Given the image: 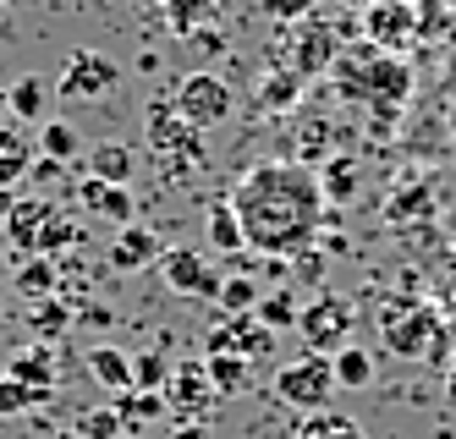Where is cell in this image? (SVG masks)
Wrapping results in <instances>:
<instances>
[{
	"label": "cell",
	"instance_id": "cell-10",
	"mask_svg": "<svg viewBox=\"0 0 456 439\" xmlns=\"http://www.w3.org/2000/svg\"><path fill=\"white\" fill-rule=\"evenodd\" d=\"M121 83L116 61H105L100 50H72L61 66V99H105Z\"/></svg>",
	"mask_w": 456,
	"mask_h": 439
},
{
	"label": "cell",
	"instance_id": "cell-8",
	"mask_svg": "<svg viewBox=\"0 0 456 439\" xmlns=\"http://www.w3.org/2000/svg\"><path fill=\"white\" fill-rule=\"evenodd\" d=\"M159 395H166V412H176L182 423H209V412L220 407V395H215V385L204 374V362H176Z\"/></svg>",
	"mask_w": 456,
	"mask_h": 439
},
{
	"label": "cell",
	"instance_id": "cell-32",
	"mask_svg": "<svg viewBox=\"0 0 456 439\" xmlns=\"http://www.w3.org/2000/svg\"><path fill=\"white\" fill-rule=\"evenodd\" d=\"M39 149H45V159H77V149H83V138H77V126L72 121H45L39 126Z\"/></svg>",
	"mask_w": 456,
	"mask_h": 439
},
{
	"label": "cell",
	"instance_id": "cell-24",
	"mask_svg": "<svg viewBox=\"0 0 456 439\" xmlns=\"http://www.w3.org/2000/svg\"><path fill=\"white\" fill-rule=\"evenodd\" d=\"M6 105L17 121H45V105H50V83L45 77H17L6 88Z\"/></svg>",
	"mask_w": 456,
	"mask_h": 439
},
{
	"label": "cell",
	"instance_id": "cell-17",
	"mask_svg": "<svg viewBox=\"0 0 456 439\" xmlns=\"http://www.w3.org/2000/svg\"><path fill=\"white\" fill-rule=\"evenodd\" d=\"M50 215V204H39V198H17V204H6V236H12V248L28 258L34 253V236H39V220Z\"/></svg>",
	"mask_w": 456,
	"mask_h": 439
},
{
	"label": "cell",
	"instance_id": "cell-1",
	"mask_svg": "<svg viewBox=\"0 0 456 439\" xmlns=\"http://www.w3.org/2000/svg\"><path fill=\"white\" fill-rule=\"evenodd\" d=\"M225 204L237 209L248 253L275 258V264L308 258L314 242H319V231L330 225L319 176H314V165H303V159H265V165H253V171H242L232 182Z\"/></svg>",
	"mask_w": 456,
	"mask_h": 439
},
{
	"label": "cell",
	"instance_id": "cell-35",
	"mask_svg": "<svg viewBox=\"0 0 456 439\" xmlns=\"http://www.w3.org/2000/svg\"><path fill=\"white\" fill-rule=\"evenodd\" d=\"M121 434H126V428H121L116 407H94V412L77 418V439H121Z\"/></svg>",
	"mask_w": 456,
	"mask_h": 439
},
{
	"label": "cell",
	"instance_id": "cell-38",
	"mask_svg": "<svg viewBox=\"0 0 456 439\" xmlns=\"http://www.w3.org/2000/svg\"><path fill=\"white\" fill-rule=\"evenodd\" d=\"M171 439H209V423H176Z\"/></svg>",
	"mask_w": 456,
	"mask_h": 439
},
{
	"label": "cell",
	"instance_id": "cell-13",
	"mask_svg": "<svg viewBox=\"0 0 456 439\" xmlns=\"http://www.w3.org/2000/svg\"><path fill=\"white\" fill-rule=\"evenodd\" d=\"M77 204H83L94 220H110L116 231H121V225H133V215H138V204H133V187H110V182H100V176H83V187H77Z\"/></svg>",
	"mask_w": 456,
	"mask_h": 439
},
{
	"label": "cell",
	"instance_id": "cell-4",
	"mask_svg": "<svg viewBox=\"0 0 456 439\" xmlns=\"http://www.w3.org/2000/svg\"><path fill=\"white\" fill-rule=\"evenodd\" d=\"M270 395L281 401V407L291 412H324L330 407V395H336V374H330V357H319V352H303V357H291L275 368V379H270Z\"/></svg>",
	"mask_w": 456,
	"mask_h": 439
},
{
	"label": "cell",
	"instance_id": "cell-12",
	"mask_svg": "<svg viewBox=\"0 0 456 439\" xmlns=\"http://www.w3.org/2000/svg\"><path fill=\"white\" fill-rule=\"evenodd\" d=\"M369 39L379 50H407L418 39L412 0H379V6H369Z\"/></svg>",
	"mask_w": 456,
	"mask_h": 439
},
{
	"label": "cell",
	"instance_id": "cell-2",
	"mask_svg": "<svg viewBox=\"0 0 456 439\" xmlns=\"http://www.w3.org/2000/svg\"><path fill=\"white\" fill-rule=\"evenodd\" d=\"M379 341L407 362H440L451 346V324L423 297H390L379 308Z\"/></svg>",
	"mask_w": 456,
	"mask_h": 439
},
{
	"label": "cell",
	"instance_id": "cell-14",
	"mask_svg": "<svg viewBox=\"0 0 456 439\" xmlns=\"http://www.w3.org/2000/svg\"><path fill=\"white\" fill-rule=\"evenodd\" d=\"M83 368H88V379L100 385V390H110V395L133 390V352H121V346H110V341L88 346V352H83Z\"/></svg>",
	"mask_w": 456,
	"mask_h": 439
},
{
	"label": "cell",
	"instance_id": "cell-40",
	"mask_svg": "<svg viewBox=\"0 0 456 439\" xmlns=\"http://www.w3.org/2000/svg\"><path fill=\"white\" fill-rule=\"evenodd\" d=\"M6 280H12V264H6V258H0V286H6Z\"/></svg>",
	"mask_w": 456,
	"mask_h": 439
},
{
	"label": "cell",
	"instance_id": "cell-31",
	"mask_svg": "<svg viewBox=\"0 0 456 439\" xmlns=\"http://www.w3.org/2000/svg\"><path fill=\"white\" fill-rule=\"evenodd\" d=\"M297 93H303L297 72H265V83H258V110H291Z\"/></svg>",
	"mask_w": 456,
	"mask_h": 439
},
{
	"label": "cell",
	"instance_id": "cell-15",
	"mask_svg": "<svg viewBox=\"0 0 456 439\" xmlns=\"http://www.w3.org/2000/svg\"><path fill=\"white\" fill-rule=\"evenodd\" d=\"M6 379H17V385H28V390H45V395H55V352L50 346H22V352H12V362H6Z\"/></svg>",
	"mask_w": 456,
	"mask_h": 439
},
{
	"label": "cell",
	"instance_id": "cell-33",
	"mask_svg": "<svg viewBox=\"0 0 456 439\" xmlns=\"http://www.w3.org/2000/svg\"><path fill=\"white\" fill-rule=\"evenodd\" d=\"M166 379H171V362H166V352H133V390H149V395H159V390H166Z\"/></svg>",
	"mask_w": 456,
	"mask_h": 439
},
{
	"label": "cell",
	"instance_id": "cell-21",
	"mask_svg": "<svg viewBox=\"0 0 456 439\" xmlns=\"http://www.w3.org/2000/svg\"><path fill=\"white\" fill-rule=\"evenodd\" d=\"M12 280H17L22 297L45 302V297H55V286H61V264H55V258H39V253H28V258L12 269Z\"/></svg>",
	"mask_w": 456,
	"mask_h": 439
},
{
	"label": "cell",
	"instance_id": "cell-5",
	"mask_svg": "<svg viewBox=\"0 0 456 439\" xmlns=\"http://www.w3.org/2000/svg\"><path fill=\"white\" fill-rule=\"evenodd\" d=\"M166 99H171V110L192 132H215V126L232 121V110H237V93H232V83H225L220 72H187Z\"/></svg>",
	"mask_w": 456,
	"mask_h": 439
},
{
	"label": "cell",
	"instance_id": "cell-29",
	"mask_svg": "<svg viewBox=\"0 0 456 439\" xmlns=\"http://www.w3.org/2000/svg\"><path fill=\"white\" fill-rule=\"evenodd\" d=\"M253 319L265 324L270 335H275V329H297V297H291V286H281V291H265V297H258Z\"/></svg>",
	"mask_w": 456,
	"mask_h": 439
},
{
	"label": "cell",
	"instance_id": "cell-36",
	"mask_svg": "<svg viewBox=\"0 0 456 439\" xmlns=\"http://www.w3.org/2000/svg\"><path fill=\"white\" fill-rule=\"evenodd\" d=\"M28 176H34V182H55V176H61V159H45V154H39L34 165H28Z\"/></svg>",
	"mask_w": 456,
	"mask_h": 439
},
{
	"label": "cell",
	"instance_id": "cell-18",
	"mask_svg": "<svg viewBox=\"0 0 456 439\" xmlns=\"http://www.w3.org/2000/svg\"><path fill=\"white\" fill-rule=\"evenodd\" d=\"M204 374H209V385H215L220 401H232V395H248V385H253V362L225 357V352H209V357H204Z\"/></svg>",
	"mask_w": 456,
	"mask_h": 439
},
{
	"label": "cell",
	"instance_id": "cell-28",
	"mask_svg": "<svg viewBox=\"0 0 456 439\" xmlns=\"http://www.w3.org/2000/svg\"><path fill=\"white\" fill-rule=\"evenodd\" d=\"M110 407H116V418H121V428H143L149 418L166 412V395H149V390H121V395H110Z\"/></svg>",
	"mask_w": 456,
	"mask_h": 439
},
{
	"label": "cell",
	"instance_id": "cell-25",
	"mask_svg": "<svg viewBox=\"0 0 456 439\" xmlns=\"http://www.w3.org/2000/svg\"><path fill=\"white\" fill-rule=\"evenodd\" d=\"M77 242H83V225L50 209V215L39 220V236H34V253H39V258H55L61 248H77Z\"/></svg>",
	"mask_w": 456,
	"mask_h": 439
},
{
	"label": "cell",
	"instance_id": "cell-3",
	"mask_svg": "<svg viewBox=\"0 0 456 439\" xmlns=\"http://www.w3.org/2000/svg\"><path fill=\"white\" fill-rule=\"evenodd\" d=\"M143 126H149L154 159L166 165V176H171V182H192V176L204 171V132H192V126L171 110V99H159Z\"/></svg>",
	"mask_w": 456,
	"mask_h": 439
},
{
	"label": "cell",
	"instance_id": "cell-30",
	"mask_svg": "<svg viewBox=\"0 0 456 439\" xmlns=\"http://www.w3.org/2000/svg\"><path fill=\"white\" fill-rule=\"evenodd\" d=\"M28 165H34V149H28V138L17 126H0V187L28 176Z\"/></svg>",
	"mask_w": 456,
	"mask_h": 439
},
{
	"label": "cell",
	"instance_id": "cell-22",
	"mask_svg": "<svg viewBox=\"0 0 456 439\" xmlns=\"http://www.w3.org/2000/svg\"><path fill=\"white\" fill-rule=\"evenodd\" d=\"M314 176H319V192H324V209H330V204H346V198L357 192V159H352V154H330Z\"/></svg>",
	"mask_w": 456,
	"mask_h": 439
},
{
	"label": "cell",
	"instance_id": "cell-6",
	"mask_svg": "<svg viewBox=\"0 0 456 439\" xmlns=\"http://www.w3.org/2000/svg\"><path fill=\"white\" fill-rule=\"evenodd\" d=\"M352 302L336 297V291H319L308 308H297V335H303V346L319 352V357H330L352 341Z\"/></svg>",
	"mask_w": 456,
	"mask_h": 439
},
{
	"label": "cell",
	"instance_id": "cell-39",
	"mask_svg": "<svg viewBox=\"0 0 456 439\" xmlns=\"http://www.w3.org/2000/svg\"><path fill=\"white\" fill-rule=\"evenodd\" d=\"M440 302H445L440 319H445V324H456V286H445V291H440Z\"/></svg>",
	"mask_w": 456,
	"mask_h": 439
},
{
	"label": "cell",
	"instance_id": "cell-20",
	"mask_svg": "<svg viewBox=\"0 0 456 439\" xmlns=\"http://www.w3.org/2000/svg\"><path fill=\"white\" fill-rule=\"evenodd\" d=\"M88 176H100V182H110V187H126L138 176V154L126 149V143H100L88 154Z\"/></svg>",
	"mask_w": 456,
	"mask_h": 439
},
{
	"label": "cell",
	"instance_id": "cell-37",
	"mask_svg": "<svg viewBox=\"0 0 456 439\" xmlns=\"http://www.w3.org/2000/svg\"><path fill=\"white\" fill-rule=\"evenodd\" d=\"M270 12H275V17H303L308 0H270Z\"/></svg>",
	"mask_w": 456,
	"mask_h": 439
},
{
	"label": "cell",
	"instance_id": "cell-11",
	"mask_svg": "<svg viewBox=\"0 0 456 439\" xmlns=\"http://www.w3.org/2000/svg\"><path fill=\"white\" fill-rule=\"evenodd\" d=\"M159 253H166V242L149 231V225H121L116 236H110V248H105V264L116 269V275H143L149 264H159Z\"/></svg>",
	"mask_w": 456,
	"mask_h": 439
},
{
	"label": "cell",
	"instance_id": "cell-7",
	"mask_svg": "<svg viewBox=\"0 0 456 439\" xmlns=\"http://www.w3.org/2000/svg\"><path fill=\"white\" fill-rule=\"evenodd\" d=\"M159 280H166L176 297H192V302H215L220 297V264L204 253V248H166L159 253Z\"/></svg>",
	"mask_w": 456,
	"mask_h": 439
},
{
	"label": "cell",
	"instance_id": "cell-19",
	"mask_svg": "<svg viewBox=\"0 0 456 439\" xmlns=\"http://www.w3.org/2000/svg\"><path fill=\"white\" fill-rule=\"evenodd\" d=\"M330 374H336V390H369L374 385V352L346 341L341 352H330Z\"/></svg>",
	"mask_w": 456,
	"mask_h": 439
},
{
	"label": "cell",
	"instance_id": "cell-26",
	"mask_svg": "<svg viewBox=\"0 0 456 439\" xmlns=\"http://www.w3.org/2000/svg\"><path fill=\"white\" fill-rule=\"evenodd\" d=\"M297 439H369V434H363V423H357V418H346V412H336V407H324V412L303 418Z\"/></svg>",
	"mask_w": 456,
	"mask_h": 439
},
{
	"label": "cell",
	"instance_id": "cell-27",
	"mask_svg": "<svg viewBox=\"0 0 456 439\" xmlns=\"http://www.w3.org/2000/svg\"><path fill=\"white\" fill-rule=\"evenodd\" d=\"M258 297H265V291H258L253 275H225L215 308H220V319H237V313H253V308H258Z\"/></svg>",
	"mask_w": 456,
	"mask_h": 439
},
{
	"label": "cell",
	"instance_id": "cell-16",
	"mask_svg": "<svg viewBox=\"0 0 456 439\" xmlns=\"http://www.w3.org/2000/svg\"><path fill=\"white\" fill-rule=\"evenodd\" d=\"M204 236H209V253H220V258L248 253L242 225H237V209L225 204V198H215V204H209V215H204Z\"/></svg>",
	"mask_w": 456,
	"mask_h": 439
},
{
	"label": "cell",
	"instance_id": "cell-23",
	"mask_svg": "<svg viewBox=\"0 0 456 439\" xmlns=\"http://www.w3.org/2000/svg\"><path fill=\"white\" fill-rule=\"evenodd\" d=\"M72 319H77V313H72L61 297H45V302H34V308H28V329L39 335V346H50L55 335H67V329H72Z\"/></svg>",
	"mask_w": 456,
	"mask_h": 439
},
{
	"label": "cell",
	"instance_id": "cell-9",
	"mask_svg": "<svg viewBox=\"0 0 456 439\" xmlns=\"http://www.w3.org/2000/svg\"><path fill=\"white\" fill-rule=\"evenodd\" d=\"M204 352H225V357H242V362H265V357L275 352V335L258 324L253 313H237V319H220V324L209 329Z\"/></svg>",
	"mask_w": 456,
	"mask_h": 439
},
{
	"label": "cell",
	"instance_id": "cell-34",
	"mask_svg": "<svg viewBox=\"0 0 456 439\" xmlns=\"http://www.w3.org/2000/svg\"><path fill=\"white\" fill-rule=\"evenodd\" d=\"M45 390H28V385H17V379H6L0 374V418H22V412H34V407H45Z\"/></svg>",
	"mask_w": 456,
	"mask_h": 439
}]
</instances>
